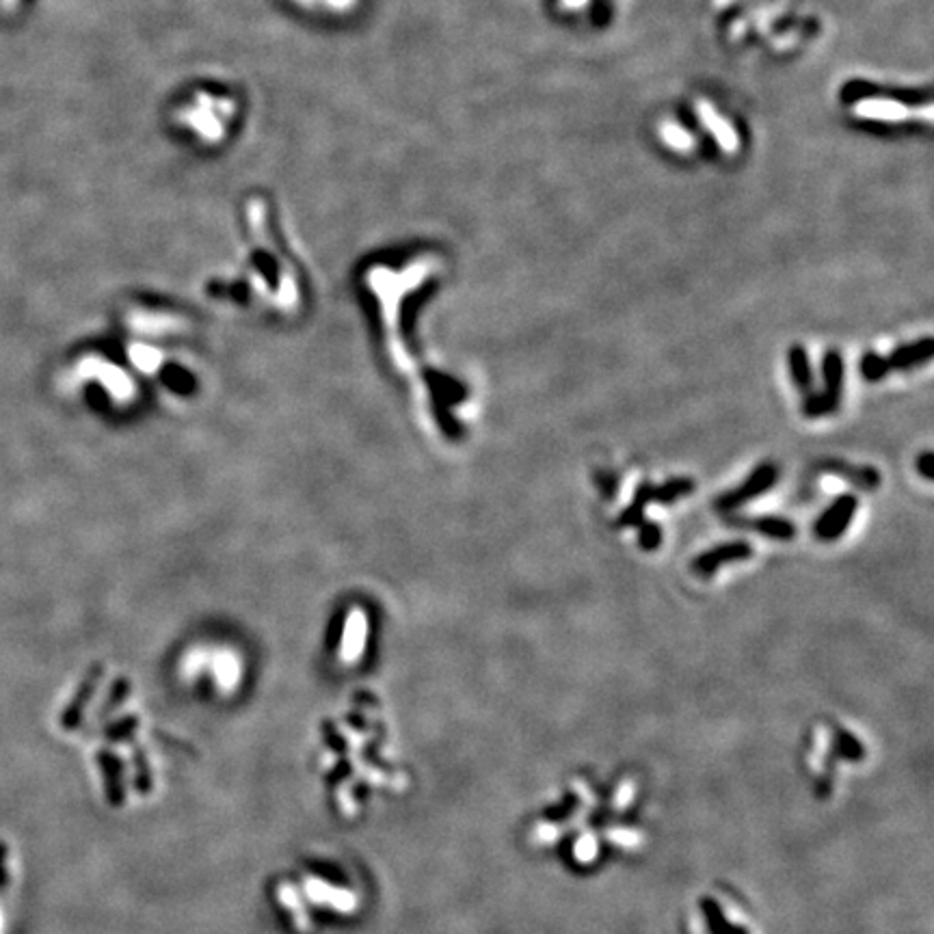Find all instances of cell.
Returning a JSON list of instances; mask_svg holds the SVG:
<instances>
[{
	"mask_svg": "<svg viewBox=\"0 0 934 934\" xmlns=\"http://www.w3.org/2000/svg\"><path fill=\"white\" fill-rule=\"evenodd\" d=\"M651 839L649 785L634 768L571 775L524 824L526 846L573 876L634 863Z\"/></svg>",
	"mask_w": 934,
	"mask_h": 934,
	"instance_id": "cell-1",
	"label": "cell"
},
{
	"mask_svg": "<svg viewBox=\"0 0 934 934\" xmlns=\"http://www.w3.org/2000/svg\"><path fill=\"white\" fill-rule=\"evenodd\" d=\"M872 753V744L861 733L837 720H824L809 729L800 746V770L813 794L833 800L850 779L863 775Z\"/></svg>",
	"mask_w": 934,
	"mask_h": 934,
	"instance_id": "cell-2",
	"label": "cell"
},
{
	"mask_svg": "<svg viewBox=\"0 0 934 934\" xmlns=\"http://www.w3.org/2000/svg\"><path fill=\"white\" fill-rule=\"evenodd\" d=\"M684 934H764L753 906L736 889L714 885L699 891L682 915Z\"/></svg>",
	"mask_w": 934,
	"mask_h": 934,
	"instance_id": "cell-3",
	"label": "cell"
},
{
	"mask_svg": "<svg viewBox=\"0 0 934 934\" xmlns=\"http://www.w3.org/2000/svg\"><path fill=\"white\" fill-rule=\"evenodd\" d=\"M234 113L236 104L230 98L217 96L212 91H195L189 100L182 102L176 119L199 143L215 145L228 137Z\"/></svg>",
	"mask_w": 934,
	"mask_h": 934,
	"instance_id": "cell-4",
	"label": "cell"
},
{
	"mask_svg": "<svg viewBox=\"0 0 934 934\" xmlns=\"http://www.w3.org/2000/svg\"><path fill=\"white\" fill-rule=\"evenodd\" d=\"M777 478H779V467L775 463H770V461L759 463L753 470V474L746 478L740 487L723 493V496L716 500V511L731 513V511L740 509V506H744L746 502H751L753 498L764 496L766 491H770L772 485L777 483Z\"/></svg>",
	"mask_w": 934,
	"mask_h": 934,
	"instance_id": "cell-5",
	"label": "cell"
},
{
	"mask_svg": "<svg viewBox=\"0 0 934 934\" xmlns=\"http://www.w3.org/2000/svg\"><path fill=\"white\" fill-rule=\"evenodd\" d=\"M857 506H859V502H857L855 496H852V493H844V496H839L829 506V509H826L820 515L816 526H813L816 537L820 541H824V543L837 541L848 530V526L852 524V517H855V513H857Z\"/></svg>",
	"mask_w": 934,
	"mask_h": 934,
	"instance_id": "cell-6",
	"label": "cell"
},
{
	"mask_svg": "<svg viewBox=\"0 0 934 934\" xmlns=\"http://www.w3.org/2000/svg\"><path fill=\"white\" fill-rule=\"evenodd\" d=\"M18 867L11 846L0 837V934H11Z\"/></svg>",
	"mask_w": 934,
	"mask_h": 934,
	"instance_id": "cell-7",
	"label": "cell"
},
{
	"mask_svg": "<svg viewBox=\"0 0 934 934\" xmlns=\"http://www.w3.org/2000/svg\"><path fill=\"white\" fill-rule=\"evenodd\" d=\"M753 556V547L744 541H729L718 547H712L692 560V571L701 578H712L720 565L727 563H740V560H749Z\"/></svg>",
	"mask_w": 934,
	"mask_h": 934,
	"instance_id": "cell-8",
	"label": "cell"
},
{
	"mask_svg": "<svg viewBox=\"0 0 934 934\" xmlns=\"http://www.w3.org/2000/svg\"><path fill=\"white\" fill-rule=\"evenodd\" d=\"M818 472L826 474H835L844 480H850L852 485L861 491H876L883 483V476L872 465H852L846 461H837V459H826L816 465Z\"/></svg>",
	"mask_w": 934,
	"mask_h": 934,
	"instance_id": "cell-9",
	"label": "cell"
},
{
	"mask_svg": "<svg viewBox=\"0 0 934 934\" xmlns=\"http://www.w3.org/2000/svg\"><path fill=\"white\" fill-rule=\"evenodd\" d=\"M729 524L731 526H746V528H751V530H757L759 535H764L772 541H781V543H787V541H794L796 535H798V530L796 526L790 522V519H785V517H775V515H764V517H733L729 519Z\"/></svg>",
	"mask_w": 934,
	"mask_h": 934,
	"instance_id": "cell-10",
	"label": "cell"
},
{
	"mask_svg": "<svg viewBox=\"0 0 934 934\" xmlns=\"http://www.w3.org/2000/svg\"><path fill=\"white\" fill-rule=\"evenodd\" d=\"M932 353H934V342L930 336H926L922 340L898 346V349L887 357V362L891 370L906 372V370H913L917 366H924L926 362H930Z\"/></svg>",
	"mask_w": 934,
	"mask_h": 934,
	"instance_id": "cell-11",
	"label": "cell"
},
{
	"mask_svg": "<svg viewBox=\"0 0 934 934\" xmlns=\"http://www.w3.org/2000/svg\"><path fill=\"white\" fill-rule=\"evenodd\" d=\"M787 366H790V377L796 388L805 396L813 392V370L809 355L803 344H792L790 353H787Z\"/></svg>",
	"mask_w": 934,
	"mask_h": 934,
	"instance_id": "cell-12",
	"label": "cell"
},
{
	"mask_svg": "<svg viewBox=\"0 0 934 934\" xmlns=\"http://www.w3.org/2000/svg\"><path fill=\"white\" fill-rule=\"evenodd\" d=\"M653 502V483L643 480L638 485L632 504L617 517V528H638L645 522V509Z\"/></svg>",
	"mask_w": 934,
	"mask_h": 934,
	"instance_id": "cell-13",
	"label": "cell"
},
{
	"mask_svg": "<svg viewBox=\"0 0 934 934\" xmlns=\"http://www.w3.org/2000/svg\"><path fill=\"white\" fill-rule=\"evenodd\" d=\"M822 379H824V392H829L837 398H842L844 388V357L839 351L831 349L822 357Z\"/></svg>",
	"mask_w": 934,
	"mask_h": 934,
	"instance_id": "cell-14",
	"label": "cell"
},
{
	"mask_svg": "<svg viewBox=\"0 0 934 934\" xmlns=\"http://www.w3.org/2000/svg\"><path fill=\"white\" fill-rule=\"evenodd\" d=\"M695 491V480L690 478H671L662 485H653V502L658 504H673L679 498L688 496V493Z\"/></svg>",
	"mask_w": 934,
	"mask_h": 934,
	"instance_id": "cell-15",
	"label": "cell"
},
{
	"mask_svg": "<svg viewBox=\"0 0 934 934\" xmlns=\"http://www.w3.org/2000/svg\"><path fill=\"white\" fill-rule=\"evenodd\" d=\"M839 400L829 392H811L803 400V413L807 418H822V416H831L839 409Z\"/></svg>",
	"mask_w": 934,
	"mask_h": 934,
	"instance_id": "cell-16",
	"label": "cell"
},
{
	"mask_svg": "<svg viewBox=\"0 0 934 934\" xmlns=\"http://www.w3.org/2000/svg\"><path fill=\"white\" fill-rule=\"evenodd\" d=\"M859 370H861V377L865 381H870V383H878V381H883L891 368H889V362H887V357L883 355H878L874 351L870 353H865L861 357V364H859Z\"/></svg>",
	"mask_w": 934,
	"mask_h": 934,
	"instance_id": "cell-17",
	"label": "cell"
},
{
	"mask_svg": "<svg viewBox=\"0 0 934 934\" xmlns=\"http://www.w3.org/2000/svg\"><path fill=\"white\" fill-rule=\"evenodd\" d=\"M638 545L643 547L645 552L658 550V547L662 545V528L645 519V522L638 526Z\"/></svg>",
	"mask_w": 934,
	"mask_h": 934,
	"instance_id": "cell-18",
	"label": "cell"
},
{
	"mask_svg": "<svg viewBox=\"0 0 934 934\" xmlns=\"http://www.w3.org/2000/svg\"><path fill=\"white\" fill-rule=\"evenodd\" d=\"M297 3H303V5H312V0H297ZM316 3L323 5L325 9L329 11H336V13H346V11H351L357 7L359 0H316Z\"/></svg>",
	"mask_w": 934,
	"mask_h": 934,
	"instance_id": "cell-19",
	"label": "cell"
},
{
	"mask_svg": "<svg viewBox=\"0 0 934 934\" xmlns=\"http://www.w3.org/2000/svg\"><path fill=\"white\" fill-rule=\"evenodd\" d=\"M932 461H934V455L930 450L922 452V455L917 457V470L919 474H922L926 480H932L934 478V472H932Z\"/></svg>",
	"mask_w": 934,
	"mask_h": 934,
	"instance_id": "cell-20",
	"label": "cell"
},
{
	"mask_svg": "<svg viewBox=\"0 0 934 934\" xmlns=\"http://www.w3.org/2000/svg\"><path fill=\"white\" fill-rule=\"evenodd\" d=\"M599 489H602V493H606V496H612V493H615L617 489V478L615 474H599Z\"/></svg>",
	"mask_w": 934,
	"mask_h": 934,
	"instance_id": "cell-21",
	"label": "cell"
}]
</instances>
